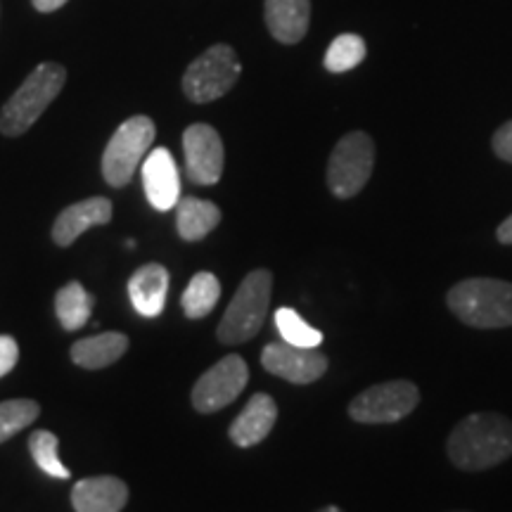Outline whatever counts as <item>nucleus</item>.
<instances>
[{"mask_svg":"<svg viewBox=\"0 0 512 512\" xmlns=\"http://www.w3.org/2000/svg\"><path fill=\"white\" fill-rule=\"evenodd\" d=\"M420 403V392L408 380H389L368 387L349 403L351 420L361 425H389L411 415Z\"/></svg>","mask_w":512,"mask_h":512,"instance_id":"obj_8","label":"nucleus"},{"mask_svg":"<svg viewBox=\"0 0 512 512\" xmlns=\"http://www.w3.org/2000/svg\"><path fill=\"white\" fill-rule=\"evenodd\" d=\"M41 406L31 399H8L0 403V444L36 422Z\"/></svg>","mask_w":512,"mask_h":512,"instance_id":"obj_25","label":"nucleus"},{"mask_svg":"<svg viewBox=\"0 0 512 512\" xmlns=\"http://www.w3.org/2000/svg\"><path fill=\"white\" fill-rule=\"evenodd\" d=\"M128 351V337L121 332H102L74 342L72 361L86 370H100L117 363Z\"/></svg>","mask_w":512,"mask_h":512,"instance_id":"obj_18","label":"nucleus"},{"mask_svg":"<svg viewBox=\"0 0 512 512\" xmlns=\"http://www.w3.org/2000/svg\"><path fill=\"white\" fill-rule=\"evenodd\" d=\"M275 420H278V406L273 396L254 394L247 401L245 411L230 425V441L240 448L261 444L271 434Z\"/></svg>","mask_w":512,"mask_h":512,"instance_id":"obj_15","label":"nucleus"},{"mask_svg":"<svg viewBox=\"0 0 512 512\" xmlns=\"http://www.w3.org/2000/svg\"><path fill=\"white\" fill-rule=\"evenodd\" d=\"M169 283V271L162 264L140 266L128 280V297H131L133 309L145 318H157L166 306Z\"/></svg>","mask_w":512,"mask_h":512,"instance_id":"obj_16","label":"nucleus"},{"mask_svg":"<svg viewBox=\"0 0 512 512\" xmlns=\"http://www.w3.org/2000/svg\"><path fill=\"white\" fill-rule=\"evenodd\" d=\"M271 290L273 273L266 268H256L242 280L219 323V339L223 344H242L259 335L271 304Z\"/></svg>","mask_w":512,"mask_h":512,"instance_id":"obj_4","label":"nucleus"},{"mask_svg":"<svg viewBox=\"0 0 512 512\" xmlns=\"http://www.w3.org/2000/svg\"><path fill=\"white\" fill-rule=\"evenodd\" d=\"M264 15L275 41L294 46L309 31L311 0H266Z\"/></svg>","mask_w":512,"mask_h":512,"instance_id":"obj_17","label":"nucleus"},{"mask_svg":"<svg viewBox=\"0 0 512 512\" xmlns=\"http://www.w3.org/2000/svg\"><path fill=\"white\" fill-rule=\"evenodd\" d=\"M38 12H55L60 10L62 5H67V0H31Z\"/></svg>","mask_w":512,"mask_h":512,"instance_id":"obj_29","label":"nucleus"},{"mask_svg":"<svg viewBox=\"0 0 512 512\" xmlns=\"http://www.w3.org/2000/svg\"><path fill=\"white\" fill-rule=\"evenodd\" d=\"M143 188L157 211L176 209L181 200V176L174 155L166 147H157L143 159Z\"/></svg>","mask_w":512,"mask_h":512,"instance_id":"obj_12","label":"nucleus"},{"mask_svg":"<svg viewBox=\"0 0 512 512\" xmlns=\"http://www.w3.org/2000/svg\"><path fill=\"white\" fill-rule=\"evenodd\" d=\"M491 145H494V152L503 159V162L512 164V121L498 128L494 133V140H491Z\"/></svg>","mask_w":512,"mask_h":512,"instance_id":"obj_27","label":"nucleus"},{"mask_svg":"<svg viewBox=\"0 0 512 512\" xmlns=\"http://www.w3.org/2000/svg\"><path fill=\"white\" fill-rule=\"evenodd\" d=\"M57 448H60V439L48 430H36L29 437V451H31V458L36 460V465L41 467L48 477L69 479L72 477V472H69V467L60 460Z\"/></svg>","mask_w":512,"mask_h":512,"instance_id":"obj_23","label":"nucleus"},{"mask_svg":"<svg viewBox=\"0 0 512 512\" xmlns=\"http://www.w3.org/2000/svg\"><path fill=\"white\" fill-rule=\"evenodd\" d=\"M114 216L112 202L107 197H91V200L76 202L57 216L53 226V240L60 247L74 245L76 240L93 226H105Z\"/></svg>","mask_w":512,"mask_h":512,"instance_id":"obj_13","label":"nucleus"},{"mask_svg":"<svg viewBox=\"0 0 512 512\" xmlns=\"http://www.w3.org/2000/svg\"><path fill=\"white\" fill-rule=\"evenodd\" d=\"M496 235H498V242H503V245H512V214L501 223V226H498Z\"/></svg>","mask_w":512,"mask_h":512,"instance_id":"obj_28","label":"nucleus"},{"mask_svg":"<svg viewBox=\"0 0 512 512\" xmlns=\"http://www.w3.org/2000/svg\"><path fill=\"white\" fill-rule=\"evenodd\" d=\"M95 297L81 283H67L55 297V313L64 330H81L91 320Z\"/></svg>","mask_w":512,"mask_h":512,"instance_id":"obj_20","label":"nucleus"},{"mask_svg":"<svg viewBox=\"0 0 512 512\" xmlns=\"http://www.w3.org/2000/svg\"><path fill=\"white\" fill-rule=\"evenodd\" d=\"M249 368L245 358L228 354L216 366H211L192 387V406L200 413H216L226 408L245 392Z\"/></svg>","mask_w":512,"mask_h":512,"instance_id":"obj_9","label":"nucleus"},{"mask_svg":"<svg viewBox=\"0 0 512 512\" xmlns=\"http://www.w3.org/2000/svg\"><path fill=\"white\" fill-rule=\"evenodd\" d=\"M318 512H344V510H339L337 505H328V508H320Z\"/></svg>","mask_w":512,"mask_h":512,"instance_id":"obj_30","label":"nucleus"},{"mask_svg":"<svg viewBox=\"0 0 512 512\" xmlns=\"http://www.w3.org/2000/svg\"><path fill=\"white\" fill-rule=\"evenodd\" d=\"M261 366L275 377L292 384H311L328 370V356L316 349L292 347L287 342H273L261 351Z\"/></svg>","mask_w":512,"mask_h":512,"instance_id":"obj_11","label":"nucleus"},{"mask_svg":"<svg viewBox=\"0 0 512 512\" xmlns=\"http://www.w3.org/2000/svg\"><path fill=\"white\" fill-rule=\"evenodd\" d=\"M375 143L368 133H347L332 150L328 162V188L339 200H349L366 188L373 176Z\"/></svg>","mask_w":512,"mask_h":512,"instance_id":"obj_7","label":"nucleus"},{"mask_svg":"<svg viewBox=\"0 0 512 512\" xmlns=\"http://www.w3.org/2000/svg\"><path fill=\"white\" fill-rule=\"evenodd\" d=\"M19 361V344L15 337L0 335V377H5Z\"/></svg>","mask_w":512,"mask_h":512,"instance_id":"obj_26","label":"nucleus"},{"mask_svg":"<svg viewBox=\"0 0 512 512\" xmlns=\"http://www.w3.org/2000/svg\"><path fill=\"white\" fill-rule=\"evenodd\" d=\"M275 328H278V335L283 337V342L292 344V347H304V349H316L323 342V332L311 328L306 320L299 316L297 311L290 309V306H280L275 311Z\"/></svg>","mask_w":512,"mask_h":512,"instance_id":"obj_22","label":"nucleus"},{"mask_svg":"<svg viewBox=\"0 0 512 512\" xmlns=\"http://www.w3.org/2000/svg\"><path fill=\"white\" fill-rule=\"evenodd\" d=\"M183 152L188 178L195 185H214L221 181L223 152L221 136L209 124H192L183 133Z\"/></svg>","mask_w":512,"mask_h":512,"instance_id":"obj_10","label":"nucleus"},{"mask_svg":"<svg viewBox=\"0 0 512 512\" xmlns=\"http://www.w3.org/2000/svg\"><path fill=\"white\" fill-rule=\"evenodd\" d=\"M124 247L126 249H133V247H136V240H124Z\"/></svg>","mask_w":512,"mask_h":512,"instance_id":"obj_31","label":"nucleus"},{"mask_svg":"<svg viewBox=\"0 0 512 512\" xmlns=\"http://www.w3.org/2000/svg\"><path fill=\"white\" fill-rule=\"evenodd\" d=\"M451 463L465 472H482L512 456V422L501 413H472L451 432L446 444Z\"/></svg>","mask_w":512,"mask_h":512,"instance_id":"obj_1","label":"nucleus"},{"mask_svg":"<svg viewBox=\"0 0 512 512\" xmlns=\"http://www.w3.org/2000/svg\"><path fill=\"white\" fill-rule=\"evenodd\" d=\"M242 74L238 53L226 43H216L197 57L183 74V93L188 100L204 105L226 95Z\"/></svg>","mask_w":512,"mask_h":512,"instance_id":"obj_6","label":"nucleus"},{"mask_svg":"<svg viewBox=\"0 0 512 512\" xmlns=\"http://www.w3.org/2000/svg\"><path fill=\"white\" fill-rule=\"evenodd\" d=\"M366 60V43L356 34H339L330 43L328 53H325V69L332 74H344L358 67Z\"/></svg>","mask_w":512,"mask_h":512,"instance_id":"obj_24","label":"nucleus"},{"mask_svg":"<svg viewBox=\"0 0 512 512\" xmlns=\"http://www.w3.org/2000/svg\"><path fill=\"white\" fill-rule=\"evenodd\" d=\"M221 223V209L214 202L181 197L176 204V228L185 242L204 240Z\"/></svg>","mask_w":512,"mask_h":512,"instance_id":"obj_19","label":"nucleus"},{"mask_svg":"<svg viewBox=\"0 0 512 512\" xmlns=\"http://www.w3.org/2000/svg\"><path fill=\"white\" fill-rule=\"evenodd\" d=\"M219 299H221L219 278L209 271H200L190 280L188 287H185L181 306L185 316L197 320V318L209 316V313L214 311V306L219 304Z\"/></svg>","mask_w":512,"mask_h":512,"instance_id":"obj_21","label":"nucleus"},{"mask_svg":"<svg viewBox=\"0 0 512 512\" xmlns=\"http://www.w3.org/2000/svg\"><path fill=\"white\" fill-rule=\"evenodd\" d=\"M155 136V121L145 117V114L126 119L114 131V136L105 147V155H102V176L112 188H124V185L131 183L133 174H136L152 143H155Z\"/></svg>","mask_w":512,"mask_h":512,"instance_id":"obj_5","label":"nucleus"},{"mask_svg":"<svg viewBox=\"0 0 512 512\" xmlns=\"http://www.w3.org/2000/svg\"><path fill=\"white\" fill-rule=\"evenodd\" d=\"M448 309L465 325L479 330L510 328L512 283L496 278H470L448 290Z\"/></svg>","mask_w":512,"mask_h":512,"instance_id":"obj_2","label":"nucleus"},{"mask_svg":"<svg viewBox=\"0 0 512 512\" xmlns=\"http://www.w3.org/2000/svg\"><path fill=\"white\" fill-rule=\"evenodd\" d=\"M128 501V486L119 477H86L74 484L72 505L76 512H121Z\"/></svg>","mask_w":512,"mask_h":512,"instance_id":"obj_14","label":"nucleus"},{"mask_svg":"<svg viewBox=\"0 0 512 512\" xmlns=\"http://www.w3.org/2000/svg\"><path fill=\"white\" fill-rule=\"evenodd\" d=\"M64 81H67V69L62 64H38L22 86L12 93V98L5 102L3 112H0V133L8 138L24 136L48 110L50 102H55L64 88Z\"/></svg>","mask_w":512,"mask_h":512,"instance_id":"obj_3","label":"nucleus"}]
</instances>
